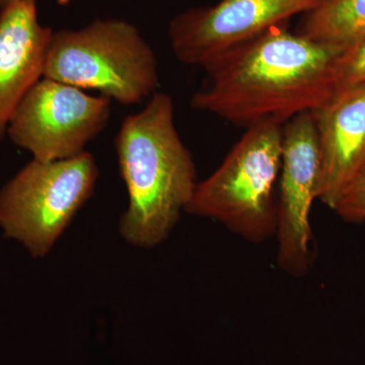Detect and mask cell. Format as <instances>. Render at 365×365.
I'll return each instance as SVG.
<instances>
[{
	"label": "cell",
	"instance_id": "1",
	"mask_svg": "<svg viewBox=\"0 0 365 365\" xmlns=\"http://www.w3.org/2000/svg\"><path fill=\"white\" fill-rule=\"evenodd\" d=\"M343 51L273 26L204 68L191 106L245 128L284 125L332 97L334 63Z\"/></svg>",
	"mask_w": 365,
	"mask_h": 365
},
{
	"label": "cell",
	"instance_id": "2",
	"mask_svg": "<svg viewBox=\"0 0 365 365\" xmlns=\"http://www.w3.org/2000/svg\"><path fill=\"white\" fill-rule=\"evenodd\" d=\"M174 113L170 96L155 93L143 111L125 118L115 140L129 198L120 235L138 248H153L168 239L198 184Z\"/></svg>",
	"mask_w": 365,
	"mask_h": 365
},
{
	"label": "cell",
	"instance_id": "3",
	"mask_svg": "<svg viewBox=\"0 0 365 365\" xmlns=\"http://www.w3.org/2000/svg\"><path fill=\"white\" fill-rule=\"evenodd\" d=\"M43 78L98 91L124 106L155 95L160 83L153 48L135 26L122 20L53 33Z\"/></svg>",
	"mask_w": 365,
	"mask_h": 365
},
{
	"label": "cell",
	"instance_id": "4",
	"mask_svg": "<svg viewBox=\"0 0 365 365\" xmlns=\"http://www.w3.org/2000/svg\"><path fill=\"white\" fill-rule=\"evenodd\" d=\"M283 125L249 127L217 170L197 184L185 212L210 218L253 244L275 235L276 182L282 160Z\"/></svg>",
	"mask_w": 365,
	"mask_h": 365
},
{
	"label": "cell",
	"instance_id": "5",
	"mask_svg": "<svg viewBox=\"0 0 365 365\" xmlns=\"http://www.w3.org/2000/svg\"><path fill=\"white\" fill-rule=\"evenodd\" d=\"M96 158L88 151L66 160H33L0 190V227L34 258L50 253L95 191Z\"/></svg>",
	"mask_w": 365,
	"mask_h": 365
},
{
	"label": "cell",
	"instance_id": "6",
	"mask_svg": "<svg viewBox=\"0 0 365 365\" xmlns=\"http://www.w3.org/2000/svg\"><path fill=\"white\" fill-rule=\"evenodd\" d=\"M110 116L109 98L93 97L76 86L43 78L19 105L6 134L34 160H66L85 153Z\"/></svg>",
	"mask_w": 365,
	"mask_h": 365
},
{
	"label": "cell",
	"instance_id": "7",
	"mask_svg": "<svg viewBox=\"0 0 365 365\" xmlns=\"http://www.w3.org/2000/svg\"><path fill=\"white\" fill-rule=\"evenodd\" d=\"M280 192L277 202L278 267L294 277L306 276L313 266L309 215L319 198L321 153L313 112L290 119L282 128Z\"/></svg>",
	"mask_w": 365,
	"mask_h": 365
},
{
	"label": "cell",
	"instance_id": "8",
	"mask_svg": "<svg viewBox=\"0 0 365 365\" xmlns=\"http://www.w3.org/2000/svg\"><path fill=\"white\" fill-rule=\"evenodd\" d=\"M323 0H222L215 6L191 9L170 25L178 60L206 68L223 54L280 26L297 14L309 13Z\"/></svg>",
	"mask_w": 365,
	"mask_h": 365
},
{
	"label": "cell",
	"instance_id": "9",
	"mask_svg": "<svg viewBox=\"0 0 365 365\" xmlns=\"http://www.w3.org/2000/svg\"><path fill=\"white\" fill-rule=\"evenodd\" d=\"M312 112L321 153L318 199L334 210L365 168V85L336 91Z\"/></svg>",
	"mask_w": 365,
	"mask_h": 365
},
{
	"label": "cell",
	"instance_id": "10",
	"mask_svg": "<svg viewBox=\"0 0 365 365\" xmlns=\"http://www.w3.org/2000/svg\"><path fill=\"white\" fill-rule=\"evenodd\" d=\"M53 31L38 20L36 0H16L0 13V139L23 98L44 76Z\"/></svg>",
	"mask_w": 365,
	"mask_h": 365
},
{
	"label": "cell",
	"instance_id": "11",
	"mask_svg": "<svg viewBox=\"0 0 365 365\" xmlns=\"http://www.w3.org/2000/svg\"><path fill=\"white\" fill-rule=\"evenodd\" d=\"M297 34L346 50L365 37V0H323L307 13Z\"/></svg>",
	"mask_w": 365,
	"mask_h": 365
},
{
	"label": "cell",
	"instance_id": "12",
	"mask_svg": "<svg viewBox=\"0 0 365 365\" xmlns=\"http://www.w3.org/2000/svg\"><path fill=\"white\" fill-rule=\"evenodd\" d=\"M333 74L335 91L365 85V37L341 53Z\"/></svg>",
	"mask_w": 365,
	"mask_h": 365
},
{
	"label": "cell",
	"instance_id": "13",
	"mask_svg": "<svg viewBox=\"0 0 365 365\" xmlns=\"http://www.w3.org/2000/svg\"><path fill=\"white\" fill-rule=\"evenodd\" d=\"M333 211L345 222H365V172L348 188Z\"/></svg>",
	"mask_w": 365,
	"mask_h": 365
},
{
	"label": "cell",
	"instance_id": "14",
	"mask_svg": "<svg viewBox=\"0 0 365 365\" xmlns=\"http://www.w3.org/2000/svg\"><path fill=\"white\" fill-rule=\"evenodd\" d=\"M14 1H16V0H0V9H4L9 4H14Z\"/></svg>",
	"mask_w": 365,
	"mask_h": 365
},
{
	"label": "cell",
	"instance_id": "15",
	"mask_svg": "<svg viewBox=\"0 0 365 365\" xmlns=\"http://www.w3.org/2000/svg\"><path fill=\"white\" fill-rule=\"evenodd\" d=\"M71 1H73V0H57V4H58L59 6H67V4H71Z\"/></svg>",
	"mask_w": 365,
	"mask_h": 365
},
{
	"label": "cell",
	"instance_id": "16",
	"mask_svg": "<svg viewBox=\"0 0 365 365\" xmlns=\"http://www.w3.org/2000/svg\"><path fill=\"white\" fill-rule=\"evenodd\" d=\"M364 172H365V168H364V172H362L361 174H364Z\"/></svg>",
	"mask_w": 365,
	"mask_h": 365
}]
</instances>
